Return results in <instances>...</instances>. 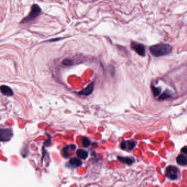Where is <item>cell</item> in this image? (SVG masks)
I'll return each mask as SVG.
<instances>
[{
	"instance_id": "obj_1",
	"label": "cell",
	"mask_w": 187,
	"mask_h": 187,
	"mask_svg": "<svg viewBox=\"0 0 187 187\" xmlns=\"http://www.w3.org/2000/svg\"><path fill=\"white\" fill-rule=\"evenodd\" d=\"M150 51L155 57H159L166 55L172 51V47L168 44L159 43L150 47Z\"/></svg>"
},
{
	"instance_id": "obj_2",
	"label": "cell",
	"mask_w": 187,
	"mask_h": 187,
	"mask_svg": "<svg viewBox=\"0 0 187 187\" xmlns=\"http://www.w3.org/2000/svg\"><path fill=\"white\" fill-rule=\"evenodd\" d=\"M41 9L40 7V6L36 4L33 5L31 8L30 13L27 16H26L22 19L21 23L24 24V23L29 22L33 20L34 19H35L36 17H38V16L41 14Z\"/></svg>"
},
{
	"instance_id": "obj_3",
	"label": "cell",
	"mask_w": 187,
	"mask_h": 187,
	"mask_svg": "<svg viewBox=\"0 0 187 187\" xmlns=\"http://www.w3.org/2000/svg\"><path fill=\"white\" fill-rule=\"evenodd\" d=\"M166 176L170 180H175L178 178L180 174L179 169L174 166H168L165 171Z\"/></svg>"
},
{
	"instance_id": "obj_4",
	"label": "cell",
	"mask_w": 187,
	"mask_h": 187,
	"mask_svg": "<svg viewBox=\"0 0 187 187\" xmlns=\"http://www.w3.org/2000/svg\"><path fill=\"white\" fill-rule=\"evenodd\" d=\"M13 136V131L11 129H1L0 130V138L2 142L9 141Z\"/></svg>"
},
{
	"instance_id": "obj_5",
	"label": "cell",
	"mask_w": 187,
	"mask_h": 187,
	"mask_svg": "<svg viewBox=\"0 0 187 187\" xmlns=\"http://www.w3.org/2000/svg\"><path fill=\"white\" fill-rule=\"evenodd\" d=\"M131 48L133 51H135L138 55L144 57L145 55V49L144 46L140 43L136 42L131 43Z\"/></svg>"
},
{
	"instance_id": "obj_6",
	"label": "cell",
	"mask_w": 187,
	"mask_h": 187,
	"mask_svg": "<svg viewBox=\"0 0 187 187\" xmlns=\"http://www.w3.org/2000/svg\"><path fill=\"white\" fill-rule=\"evenodd\" d=\"M136 142L134 141H123L121 144V148L124 150L131 151L135 147Z\"/></svg>"
},
{
	"instance_id": "obj_7",
	"label": "cell",
	"mask_w": 187,
	"mask_h": 187,
	"mask_svg": "<svg viewBox=\"0 0 187 187\" xmlns=\"http://www.w3.org/2000/svg\"><path fill=\"white\" fill-rule=\"evenodd\" d=\"M93 88H94V83L92 82L90 84V85H89V86H87L86 88L80 91L79 94L80 95H85V96L89 95L92 93L93 90Z\"/></svg>"
},
{
	"instance_id": "obj_8",
	"label": "cell",
	"mask_w": 187,
	"mask_h": 187,
	"mask_svg": "<svg viewBox=\"0 0 187 187\" xmlns=\"http://www.w3.org/2000/svg\"><path fill=\"white\" fill-rule=\"evenodd\" d=\"M1 91L2 94L6 96H11L14 95L13 91L11 89V88L7 86H1Z\"/></svg>"
},
{
	"instance_id": "obj_9",
	"label": "cell",
	"mask_w": 187,
	"mask_h": 187,
	"mask_svg": "<svg viewBox=\"0 0 187 187\" xmlns=\"http://www.w3.org/2000/svg\"><path fill=\"white\" fill-rule=\"evenodd\" d=\"M176 161L180 165H187V158L183 154H180L176 158Z\"/></svg>"
},
{
	"instance_id": "obj_10",
	"label": "cell",
	"mask_w": 187,
	"mask_h": 187,
	"mask_svg": "<svg viewBox=\"0 0 187 187\" xmlns=\"http://www.w3.org/2000/svg\"><path fill=\"white\" fill-rule=\"evenodd\" d=\"M69 164L70 165L73 166L74 167H76L81 165L83 164V163L81 160L79 158H73L70 159V160H69Z\"/></svg>"
},
{
	"instance_id": "obj_11",
	"label": "cell",
	"mask_w": 187,
	"mask_h": 187,
	"mask_svg": "<svg viewBox=\"0 0 187 187\" xmlns=\"http://www.w3.org/2000/svg\"><path fill=\"white\" fill-rule=\"evenodd\" d=\"M76 154L79 158L83 159H86L89 155L88 152L83 149H78L76 152Z\"/></svg>"
},
{
	"instance_id": "obj_12",
	"label": "cell",
	"mask_w": 187,
	"mask_h": 187,
	"mask_svg": "<svg viewBox=\"0 0 187 187\" xmlns=\"http://www.w3.org/2000/svg\"><path fill=\"white\" fill-rule=\"evenodd\" d=\"M118 159L120 160V161L127 164L128 165H132L133 162H134V159L131 158H128V157H118Z\"/></svg>"
},
{
	"instance_id": "obj_13",
	"label": "cell",
	"mask_w": 187,
	"mask_h": 187,
	"mask_svg": "<svg viewBox=\"0 0 187 187\" xmlns=\"http://www.w3.org/2000/svg\"><path fill=\"white\" fill-rule=\"evenodd\" d=\"M172 94L170 93V92L168 91H166L164 93L162 94L161 95V96L159 97V99L161 100H165L167 98H169V97H172Z\"/></svg>"
},
{
	"instance_id": "obj_14",
	"label": "cell",
	"mask_w": 187,
	"mask_h": 187,
	"mask_svg": "<svg viewBox=\"0 0 187 187\" xmlns=\"http://www.w3.org/2000/svg\"><path fill=\"white\" fill-rule=\"evenodd\" d=\"M151 90H152L153 93L155 96H157L161 93V89L157 88V87H155L154 86H151Z\"/></svg>"
},
{
	"instance_id": "obj_15",
	"label": "cell",
	"mask_w": 187,
	"mask_h": 187,
	"mask_svg": "<svg viewBox=\"0 0 187 187\" xmlns=\"http://www.w3.org/2000/svg\"><path fill=\"white\" fill-rule=\"evenodd\" d=\"M83 145L84 147H89L91 145V141L87 137H83Z\"/></svg>"
},
{
	"instance_id": "obj_16",
	"label": "cell",
	"mask_w": 187,
	"mask_h": 187,
	"mask_svg": "<svg viewBox=\"0 0 187 187\" xmlns=\"http://www.w3.org/2000/svg\"><path fill=\"white\" fill-rule=\"evenodd\" d=\"M63 64L65 66H70L73 65V61L71 59H65L63 61Z\"/></svg>"
},
{
	"instance_id": "obj_17",
	"label": "cell",
	"mask_w": 187,
	"mask_h": 187,
	"mask_svg": "<svg viewBox=\"0 0 187 187\" xmlns=\"http://www.w3.org/2000/svg\"><path fill=\"white\" fill-rule=\"evenodd\" d=\"M181 151H182L183 153H184V154H186V155H187V146L184 147H183V148L182 149Z\"/></svg>"
}]
</instances>
